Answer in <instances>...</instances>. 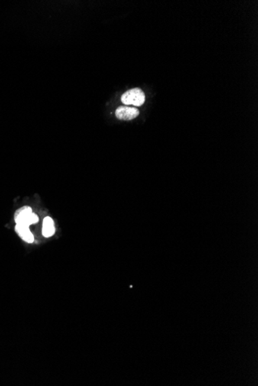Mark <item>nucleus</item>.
<instances>
[{"label":"nucleus","mask_w":258,"mask_h":386,"mask_svg":"<svg viewBox=\"0 0 258 386\" xmlns=\"http://www.w3.org/2000/svg\"><path fill=\"white\" fill-rule=\"evenodd\" d=\"M15 221L17 225L30 227L31 224L39 221V217L33 212L31 207H23L16 214Z\"/></svg>","instance_id":"obj_1"},{"label":"nucleus","mask_w":258,"mask_h":386,"mask_svg":"<svg viewBox=\"0 0 258 386\" xmlns=\"http://www.w3.org/2000/svg\"><path fill=\"white\" fill-rule=\"evenodd\" d=\"M146 95L139 88L129 90L121 96V102L125 105H133L141 107L144 104Z\"/></svg>","instance_id":"obj_2"},{"label":"nucleus","mask_w":258,"mask_h":386,"mask_svg":"<svg viewBox=\"0 0 258 386\" xmlns=\"http://www.w3.org/2000/svg\"><path fill=\"white\" fill-rule=\"evenodd\" d=\"M139 115V110L136 107H119L115 111L117 118L121 120H131Z\"/></svg>","instance_id":"obj_3"},{"label":"nucleus","mask_w":258,"mask_h":386,"mask_svg":"<svg viewBox=\"0 0 258 386\" xmlns=\"http://www.w3.org/2000/svg\"><path fill=\"white\" fill-rule=\"evenodd\" d=\"M16 231L17 232L20 238L23 239L24 242H27V243L32 244L34 242V237H33V234L30 231V228L27 227H24V226L16 225Z\"/></svg>","instance_id":"obj_4"},{"label":"nucleus","mask_w":258,"mask_h":386,"mask_svg":"<svg viewBox=\"0 0 258 386\" xmlns=\"http://www.w3.org/2000/svg\"><path fill=\"white\" fill-rule=\"evenodd\" d=\"M54 221L50 217H46L43 221V235L46 238H50L55 234Z\"/></svg>","instance_id":"obj_5"}]
</instances>
